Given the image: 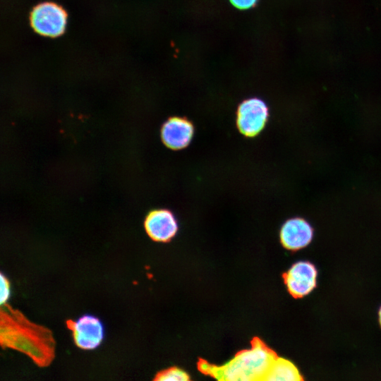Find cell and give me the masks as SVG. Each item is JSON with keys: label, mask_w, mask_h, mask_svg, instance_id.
Instances as JSON below:
<instances>
[{"label": "cell", "mask_w": 381, "mask_h": 381, "mask_svg": "<svg viewBox=\"0 0 381 381\" xmlns=\"http://www.w3.org/2000/svg\"><path fill=\"white\" fill-rule=\"evenodd\" d=\"M188 375L183 370L177 368H170L158 373L155 380L159 381H186L188 380Z\"/></svg>", "instance_id": "11"}, {"label": "cell", "mask_w": 381, "mask_h": 381, "mask_svg": "<svg viewBox=\"0 0 381 381\" xmlns=\"http://www.w3.org/2000/svg\"><path fill=\"white\" fill-rule=\"evenodd\" d=\"M277 354L260 339L255 338L249 349L237 353L225 364L217 366L200 360V371L219 380H265Z\"/></svg>", "instance_id": "2"}, {"label": "cell", "mask_w": 381, "mask_h": 381, "mask_svg": "<svg viewBox=\"0 0 381 381\" xmlns=\"http://www.w3.org/2000/svg\"><path fill=\"white\" fill-rule=\"evenodd\" d=\"M378 317H379V322H380V325L381 326V306H380V308L379 309Z\"/></svg>", "instance_id": "14"}, {"label": "cell", "mask_w": 381, "mask_h": 381, "mask_svg": "<svg viewBox=\"0 0 381 381\" xmlns=\"http://www.w3.org/2000/svg\"><path fill=\"white\" fill-rule=\"evenodd\" d=\"M303 377L298 368L290 361L277 356L273 361L265 380L300 381Z\"/></svg>", "instance_id": "10"}, {"label": "cell", "mask_w": 381, "mask_h": 381, "mask_svg": "<svg viewBox=\"0 0 381 381\" xmlns=\"http://www.w3.org/2000/svg\"><path fill=\"white\" fill-rule=\"evenodd\" d=\"M11 294V285L8 279L1 272V305L6 303Z\"/></svg>", "instance_id": "12"}, {"label": "cell", "mask_w": 381, "mask_h": 381, "mask_svg": "<svg viewBox=\"0 0 381 381\" xmlns=\"http://www.w3.org/2000/svg\"><path fill=\"white\" fill-rule=\"evenodd\" d=\"M0 344L27 355L40 368L49 366L55 358L56 341L52 330L30 321L9 304L1 305Z\"/></svg>", "instance_id": "1"}, {"label": "cell", "mask_w": 381, "mask_h": 381, "mask_svg": "<svg viewBox=\"0 0 381 381\" xmlns=\"http://www.w3.org/2000/svg\"><path fill=\"white\" fill-rule=\"evenodd\" d=\"M258 0H229L230 3L236 8L247 10L255 6Z\"/></svg>", "instance_id": "13"}, {"label": "cell", "mask_w": 381, "mask_h": 381, "mask_svg": "<svg viewBox=\"0 0 381 381\" xmlns=\"http://www.w3.org/2000/svg\"><path fill=\"white\" fill-rule=\"evenodd\" d=\"M282 246L290 250H298L306 247L313 237V229L310 224L300 217L286 220L279 232Z\"/></svg>", "instance_id": "9"}, {"label": "cell", "mask_w": 381, "mask_h": 381, "mask_svg": "<svg viewBox=\"0 0 381 381\" xmlns=\"http://www.w3.org/2000/svg\"><path fill=\"white\" fill-rule=\"evenodd\" d=\"M318 270L308 261H298L283 274L289 293L294 298L309 294L317 285Z\"/></svg>", "instance_id": "6"}, {"label": "cell", "mask_w": 381, "mask_h": 381, "mask_svg": "<svg viewBox=\"0 0 381 381\" xmlns=\"http://www.w3.org/2000/svg\"><path fill=\"white\" fill-rule=\"evenodd\" d=\"M66 323L72 333L74 344L79 349L92 350L102 344L104 327L97 317L85 314L76 320L68 319Z\"/></svg>", "instance_id": "5"}, {"label": "cell", "mask_w": 381, "mask_h": 381, "mask_svg": "<svg viewBox=\"0 0 381 381\" xmlns=\"http://www.w3.org/2000/svg\"><path fill=\"white\" fill-rule=\"evenodd\" d=\"M148 236L157 242H168L177 233L178 222L173 212L167 209L150 211L144 221Z\"/></svg>", "instance_id": "8"}, {"label": "cell", "mask_w": 381, "mask_h": 381, "mask_svg": "<svg viewBox=\"0 0 381 381\" xmlns=\"http://www.w3.org/2000/svg\"><path fill=\"white\" fill-rule=\"evenodd\" d=\"M30 24L40 35L56 37L65 30L67 15L62 7L52 2L37 5L30 13Z\"/></svg>", "instance_id": "3"}, {"label": "cell", "mask_w": 381, "mask_h": 381, "mask_svg": "<svg viewBox=\"0 0 381 381\" xmlns=\"http://www.w3.org/2000/svg\"><path fill=\"white\" fill-rule=\"evenodd\" d=\"M269 118L266 103L258 97H250L242 101L236 111V126L246 137L257 136L265 127Z\"/></svg>", "instance_id": "4"}, {"label": "cell", "mask_w": 381, "mask_h": 381, "mask_svg": "<svg viewBox=\"0 0 381 381\" xmlns=\"http://www.w3.org/2000/svg\"><path fill=\"white\" fill-rule=\"evenodd\" d=\"M194 126L186 117L171 116L162 126L161 139L164 145L173 150L186 148L194 135Z\"/></svg>", "instance_id": "7"}]
</instances>
